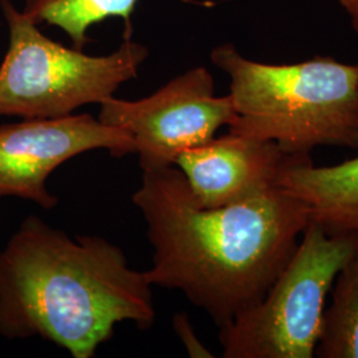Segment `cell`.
Instances as JSON below:
<instances>
[{"instance_id":"4","label":"cell","mask_w":358,"mask_h":358,"mask_svg":"<svg viewBox=\"0 0 358 358\" xmlns=\"http://www.w3.org/2000/svg\"><path fill=\"white\" fill-rule=\"evenodd\" d=\"M8 50L0 64V117L59 118L103 103L138 76L149 50L133 35L108 55L90 56L45 36L13 0H0Z\"/></svg>"},{"instance_id":"6","label":"cell","mask_w":358,"mask_h":358,"mask_svg":"<svg viewBox=\"0 0 358 358\" xmlns=\"http://www.w3.org/2000/svg\"><path fill=\"white\" fill-rule=\"evenodd\" d=\"M97 118L128 131L143 171L176 165L183 152L211 141L219 129L230 127L236 112L230 94L215 96L210 71L194 66L141 100L115 96L103 100Z\"/></svg>"},{"instance_id":"2","label":"cell","mask_w":358,"mask_h":358,"mask_svg":"<svg viewBox=\"0 0 358 358\" xmlns=\"http://www.w3.org/2000/svg\"><path fill=\"white\" fill-rule=\"evenodd\" d=\"M152 287L115 244L71 238L29 215L0 251V334L38 336L73 358H93L117 324L153 327Z\"/></svg>"},{"instance_id":"8","label":"cell","mask_w":358,"mask_h":358,"mask_svg":"<svg viewBox=\"0 0 358 358\" xmlns=\"http://www.w3.org/2000/svg\"><path fill=\"white\" fill-rule=\"evenodd\" d=\"M291 155L276 142L231 133L179 155L174 166L187 179L201 207L241 203L279 185Z\"/></svg>"},{"instance_id":"3","label":"cell","mask_w":358,"mask_h":358,"mask_svg":"<svg viewBox=\"0 0 358 358\" xmlns=\"http://www.w3.org/2000/svg\"><path fill=\"white\" fill-rule=\"evenodd\" d=\"M210 59L230 77L236 112L231 133L276 142L289 155L317 146L358 149L357 65L324 56L294 64L259 63L232 43L215 47Z\"/></svg>"},{"instance_id":"5","label":"cell","mask_w":358,"mask_h":358,"mask_svg":"<svg viewBox=\"0 0 358 358\" xmlns=\"http://www.w3.org/2000/svg\"><path fill=\"white\" fill-rule=\"evenodd\" d=\"M358 247V232H328L310 217L266 296L219 328L224 358H312L327 294Z\"/></svg>"},{"instance_id":"9","label":"cell","mask_w":358,"mask_h":358,"mask_svg":"<svg viewBox=\"0 0 358 358\" xmlns=\"http://www.w3.org/2000/svg\"><path fill=\"white\" fill-rule=\"evenodd\" d=\"M279 185L303 201L328 232H358V157L315 167L308 154L292 155Z\"/></svg>"},{"instance_id":"1","label":"cell","mask_w":358,"mask_h":358,"mask_svg":"<svg viewBox=\"0 0 358 358\" xmlns=\"http://www.w3.org/2000/svg\"><path fill=\"white\" fill-rule=\"evenodd\" d=\"M131 199L153 245L148 282L180 291L219 328L266 296L310 220L308 206L282 186L241 203L201 207L174 165L143 170Z\"/></svg>"},{"instance_id":"11","label":"cell","mask_w":358,"mask_h":358,"mask_svg":"<svg viewBox=\"0 0 358 358\" xmlns=\"http://www.w3.org/2000/svg\"><path fill=\"white\" fill-rule=\"evenodd\" d=\"M315 356L358 358V247L333 282L332 304L324 310Z\"/></svg>"},{"instance_id":"10","label":"cell","mask_w":358,"mask_h":358,"mask_svg":"<svg viewBox=\"0 0 358 358\" xmlns=\"http://www.w3.org/2000/svg\"><path fill=\"white\" fill-rule=\"evenodd\" d=\"M22 11L38 24L60 28L73 47L83 50L90 41L88 31L109 17L125 22V32H131V15L138 0H22Z\"/></svg>"},{"instance_id":"13","label":"cell","mask_w":358,"mask_h":358,"mask_svg":"<svg viewBox=\"0 0 358 358\" xmlns=\"http://www.w3.org/2000/svg\"><path fill=\"white\" fill-rule=\"evenodd\" d=\"M340 7L349 16L350 24L358 35V0H337Z\"/></svg>"},{"instance_id":"14","label":"cell","mask_w":358,"mask_h":358,"mask_svg":"<svg viewBox=\"0 0 358 358\" xmlns=\"http://www.w3.org/2000/svg\"><path fill=\"white\" fill-rule=\"evenodd\" d=\"M357 71H358V64H357Z\"/></svg>"},{"instance_id":"7","label":"cell","mask_w":358,"mask_h":358,"mask_svg":"<svg viewBox=\"0 0 358 358\" xmlns=\"http://www.w3.org/2000/svg\"><path fill=\"white\" fill-rule=\"evenodd\" d=\"M100 149L115 157L136 153L128 131L88 113L0 125V198L16 196L51 210L59 203L47 189L52 173L76 155Z\"/></svg>"},{"instance_id":"12","label":"cell","mask_w":358,"mask_h":358,"mask_svg":"<svg viewBox=\"0 0 358 358\" xmlns=\"http://www.w3.org/2000/svg\"><path fill=\"white\" fill-rule=\"evenodd\" d=\"M173 325L190 357H214V355H211V352L196 337L186 313L176 315Z\"/></svg>"}]
</instances>
